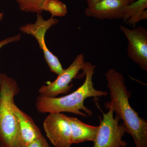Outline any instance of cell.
Returning <instances> with one entry per match:
<instances>
[{"label": "cell", "mask_w": 147, "mask_h": 147, "mask_svg": "<svg viewBox=\"0 0 147 147\" xmlns=\"http://www.w3.org/2000/svg\"><path fill=\"white\" fill-rule=\"evenodd\" d=\"M105 75L110 96V101L104 105L105 109L113 110L123 121L135 147H147V120L140 117L129 104L131 92L125 86L123 75L112 68Z\"/></svg>", "instance_id": "cell-1"}, {"label": "cell", "mask_w": 147, "mask_h": 147, "mask_svg": "<svg viewBox=\"0 0 147 147\" xmlns=\"http://www.w3.org/2000/svg\"><path fill=\"white\" fill-rule=\"evenodd\" d=\"M96 66L86 62L82 69L85 75L84 83L71 93L60 97H48L39 95L36 99V108L40 113H73L86 118L93 115L92 110L84 105V101L90 97L105 96L107 92L98 90L94 86L93 76Z\"/></svg>", "instance_id": "cell-2"}, {"label": "cell", "mask_w": 147, "mask_h": 147, "mask_svg": "<svg viewBox=\"0 0 147 147\" xmlns=\"http://www.w3.org/2000/svg\"><path fill=\"white\" fill-rule=\"evenodd\" d=\"M19 91L15 79L0 73V143L5 147H11L18 129V119L13 106L14 98Z\"/></svg>", "instance_id": "cell-3"}, {"label": "cell", "mask_w": 147, "mask_h": 147, "mask_svg": "<svg viewBox=\"0 0 147 147\" xmlns=\"http://www.w3.org/2000/svg\"><path fill=\"white\" fill-rule=\"evenodd\" d=\"M57 18L51 16L48 20L43 19L41 13H37L34 24H28L22 26L19 30L23 33L34 37L38 42L40 49L43 52L44 58L50 71L59 75L64 69L57 56L49 50L45 44V37L47 31L59 23Z\"/></svg>", "instance_id": "cell-4"}, {"label": "cell", "mask_w": 147, "mask_h": 147, "mask_svg": "<svg viewBox=\"0 0 147 147\" xmlns=\"http://www.w3.org/2000/svg\"><path fill=\"white\" fill-rule=\"evenodd\" d=\"M114 112L109 110L107 113L102 112L100 125L92 147H123L127 143L122 140L126 129L117 116L114 117Z\"/></svg>", "instance_id": "cell-5"}, {"label": "cell", "mask_w": 147, "mask_h": 147, "mask_svg": "<svg viewBox=\"0 0 147 147\" xmlns=\"http://www.w3.org/2000/svg\"><path fill=\"white\" fill-rule=\"evenodd\" d=\"M86 61L83 53L76 56L70 65L63 69L55 81L47 82L38 89L40 95L48 97H56L59 95L67 94L73 85L72 80L76 78L80 70L84 68Z\"/></svg>", "instance_id": "cell-6"}, {"label": "cell", "mask_w": 147, "mask_h": 147, "mask_svg": "<svg viewBox=\"0 0 147 147\" xmlns=\"http://www.w3.org/2000/svg\"><path fill=\"white\" fill-rule=\"evenodd\" d=\"M119 29L128 41V57L144 71H147V29L139 26L129 29L121 26Z\"/></svg>", "instance_id": "cell-7"}, {"label": "cell", "mask_w": 147, "mask_h": 147, "mask_svg": "<svg viewBox=\"0 0 147 147\" xmlns=\"http://www.w3.org/2000/svg\"><path fill=\"white\" fill-rule=\"evenodd\" d=\"M46 136L56 147H70L71 129L66 115L61 113H50L43 121Z\"/></svg>", "instance_id": "cell-8"}, {"label": "cell", "mask_w": 147, "mask_h": 147, "mask_svg": "<svg viewBox=\"0 0 147 147\" xmlns=\"http://www.w3.org/2000/svg\"><path fill=\"white\" fill-rule=\"evenodd\" d=\"M13 110L18 119V127L11 147H26L42 134L32 118L15 104L13 105Z\"/></svg>", "instance_id": "cell-9"}, {"label": "cell", "mask_w": 147, "mask_h": 147, "mask_svg": "<svg viewBox=\"0 0 147 147\" xmlns=\"http://www.w3.org/2000/svg\"><path fill=\"white\" fill-rule=\"evenodd\" d=\"M129 4L125 0H102L87 6L85 13L88 17L100 20L122 19L125 9Z\"/></svg>", "instance_id": "cell-10"}, {"label": "cell", "mask_w": 147, "mask_h": 147, "mask_svg": "<svg viewBox=\"0 0 147 147\" xmlns=\"http://www.w3.org/2000/svg\"><path fill=\"white\" fill-rule=\"evenodd\" d=\"M66 117L71 129L72 144H78L86 142H94L99 126L86 124L74 117L66 115Z\"/></svg>", "instance_id": "cell-11"}, {"label": "cell", "mask_w": 147, "mask_h": 147, "mask_svg": "<svg viewBox=\"0 0 147 147\" xmlns=\"http://www.w3.org/2000/svg\"><path fill=\"white\" fill-rule=\"evenodd\" d=\"M42 9L43 11L50 12L53 17H63L67 13L66 5L59 0H46Z\"/></svg>", "instance_id": "cell-12"}, {"label": "cell", "mask_w": 147, "mask_h": 147, "mask_svg": "<svg viewBox=\"0 0 147 147\" xmlns=\"http://www.w3.org/2000/svg\"><path fill=\"white\" fill-rule=\"evenodd\" d=\"M147 8V0H136L125 7L122 19L124 23H125L129 18L139 15Z\"/></svg>", "instance_id": "cell-13"}, {"label": "cell", "mask_w": 147, "mask_h": 147, "mask_svg": "<svg viewBox=\"0 0 147 147\" xmlns=\"http://www.w3.org/2000/svg\"><path fill=\"white\" fill-rule=\"evenodd\" d=\"M20 10L26 12L41 13L46 0H15Z\"/></svg>", "instance_id": "cell-14"}, {"label": "cell", "mask_w": 147, "mask_h": 147, "mask_svg": "<svg viewBox=\"0 0 147 147\" xmlns=\"http://www.w3.org/2000/svg\"><path fill=\"white\" fill-rule=\"evenodd\" d=\"M147 19V10L145 9L143 12L136 16H133L128 19L125 23L127 25L132 26L134 28L137 23L142 20H146Z\"/></svg>", "instance_id": "cell-15"}, {"label": "cell", "mask_w": 147, "mask_h": 147, "mask_svg": "<svg viewBox=\"0 0 147 147\" xmlns=\"http://www.w3.org/2000/svg\"><path fill=\"white\" fill-rule=\"evenodd\" d=\"M26 147H50L45 137L42 135L38 139L32 142Z\"/></svg>", "instance_id": "cell-16"}, {"label": "cell", "mask_w": 147, "mask_h": 147, "mask_svg": "<svg viewBox=\"0 0 147 147\" xmlns=\"http://www.w3.org/2000/svg\"><path fill=\"white\" fill-rule=\"evenodd\" d=\"M21 34H19L15 36L9 37L5 39H3L2 40H0V49L2 47L5 46V45L11 43V42L19 41L21 39Z\"/></svg>", "instance_id": "cell-17"}, {"label": "cell", "mask_w": 147, "mask_h": 147, "mask_svg": "<svg viewBox=\"0 0 147 147\" xmlns=\"http://www.w3.org/2000/svg\"><path fill=\"white\" fill-rule=\"evenodd\" d=\"M102 0H87V6H90Z\"/></svg>", "instance_id": "cell-18"}, {"label": "cell", "mask_w": 147, "mask_h": 147, "mask_svg": "<svg viewBox=\"0 0 147 147\" xmlns=\"http://www.w3.org/2000/svg\"><path fill=\"white\" fill-rule=\"evenodd\" d=\"M4 17V14L2 12H0V21L3 20Z\"/></svg>", "instance_id": "cell-19"}, {"label": "cell", "mask_w": 147, "mask_h": 147, "mask_svg": "<svg viewBox=\"0 0 147 147\" xmlns=\"http://www.w3.org/2000/svg\"><path fill=\"white\" fill-rule=\"evenodd\" d=\"M127 2H128V3H132L134 2V1H135L136 0H125Z\"/></svg>", "instance_id": "cell-20"}, {"label": "cell", "mask_w": 147, "mask_h": 147, "mask_svg": "<svg viewBox=\"0 0 147 147\" xmlns=\"http://www.w3.org/2000/svg\"><path fill=\"white\" fill-rule=\"evenodd\" d=\"M0 147H5L3 145V144L1 143H0Z\"/></svg>", "instance_id": "cell-21"}, {"label": "cell", "mask_w": 147, "mask_h": 147, "mask_svg": "<svg viewBox=\"0 0 147 147\" xmlns=\"http://www.w3.org/2000/svg\"></svg>", "instance_id": "cell-22"}]
</instances>
